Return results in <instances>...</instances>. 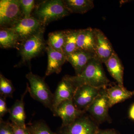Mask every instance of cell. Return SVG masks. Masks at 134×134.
Wrapping results in <instances>:
<instances>
[{
    "instance_id": "6da1fadb",
    "label": "cell",
    "mask_w": 134,
    "mask_h": 134,
    "mask_svg": "<svg viewBox=\"0 0 134 134\" xmlns=\"http://www.w3.org/2000/svg\"><path fill=\"white\" fill-rule=\"evenodd\" d=\"M102 63L97 57L93 58L89 62L80 74L70 76L75 86L77 88L88 85L102 88L111 85V83L106 76Z\"/></svg>"
},
{
    "instance_id": "7a4b0ae2",
    "label": "cell",
    "mask_w": 134,
    "mask_h": 134,
    "mask_svg": "<svg viewBox=\"0 0 134 134\" xmlns=\"http://www.w3.org/2000/svg\"><path fill=\"white\" fill-rule=\"evenodd\" d=\"M70 14L63 1L48 0L43 1L36 5L32 16L46 26L51 22L62 19Z\"/></svg>"
},
{
    "instance_id": "3957f363",
    "label": "cell",
    "mask_w": 134,
    "mask_h": 134,
    "mask_svg": "<svg viewBox=\"0 0 134 134\" xmlns=\"http://www.w3.org/2000/svg\"><path fill=\"white\" fill-rule=\"evenodd\" d=\"M30 86L27 84L28 92L32 98L40 102L52 111L53 94L51 92L44 79L32 72L26 75Z\"/></svg>"
},
{
    "instance_id": "277c9868",
    "label": "cell",
    "mask_w": 134,
    "mask_h": 134,
    "mask_svg": "<svg viewBox=\"0 0 134 134\" xmlns=\"http://www.w3.org/2000/svg\"><path fill=\"white\" fill-rule=\"evenodd\" d=\"M45 28L41 29L21 43L19 53L21 56L19 66L30 62L31 59L41 54L46 50L45 41L44 38Z\"/></svg>"
},
{
    "instance_id": "5b68a950",
    "label": "cell",
    "mask_w": 134,
    "mask_h": 134,
    "mask_svg": "<svg viewBox=\"0 0 134 134\" xmlns=\"http://www.w3.org/2000/svg\"><path fill=\"white\" fill-rule=\"evenodd\" d=\"M23 18L19 0H1V29L10 28Z\"/></svg>"
},
{
    "instance_id": "8992f818",
    "label": "cell",
    "mask_w": 134,
    "mask_h": 134,
    "mask_svg": "<svg viewBox=\"0 0 134 134\" xmlns=\"http://www.w3.org/2000/svg\"><path fill=\"white\" fill-rule=\"evenodd\" d=\"M107 88H100L98 95L86 110V112L98 124L110 121L108 114L110 107Z\"/></svg>"
},
{
    "instance_id": "52a82bcc",
    "label": "cell",
    "mask_w": 134,
    "mask_h": 134,
    "mask_svg": "<svg viewBox=\"0 0 134 134\" xmlns=\"http://www.w3.org/2000/svg\"><path fill=\"white\" fill-rule=\"evenodd\" d=\"M98 124L85 113L69 125L61 126L59 134H96L99 129Z\"/></svg>"
},
{
    "instance_id": "ba28073f",
    "label": "cell",
    "mask_w": 134,
    "mask_h": 134,
    "mask_svg": "<svg viewBox=\"0 0 134 134\" xmlns=\"http://www.w3.org/2000/svg\"><path fill=\"white\" fill-rule=\"evenodd\" d=\"M45 26L34 17L23 18L13 26L8 29L16 34L21 43L37 33Z\"/></svg>"
},
{
    "instance_id": "9c48e42d",
    "label": "cell",
    "mask_w": 134,
    "mask_h": 134,
    "mask_svg": "<svg viewBox=\"0 0 134 134\" xmlns=\"http://www.w3.org/2000/svg\"><path fill=\"white\" fill-rule=\"evenodd\" d=\"M100 88L88 85L77 87L72 99L74 105L78 110L86 112L89 107L98 95Z\"/></svg>"
},
{
    "instance_id": "30bf717a",
    "label": "cell",
    "mask_w": 134,
    "mask_h": 134,
    "mask_svg": "<svg viewBox=\"0 0 134 134\" xmlns=\"http://www.w3.org/2000/svg\"><path fill=\"white\" fill-rule=\"evenodd\" d=\"M76 88L70 76L66 75L63 77L53 94V113L60 103L65 100H72Z\"/></svg>"
},
{
    "instance_id": "8fae6325",
    "label": "cell",
    "mask_w": 134,
    "mask_h": 134,
    "mask_svg": "<svg viewBox=\"0 0 134 134\" xmlns=\"http://www.w3.org/2000/svg\"><path fill=\"white\" fill-rule=\"evenodd\" d=\"M86 112L78 110L74 105L72 100H65L58 106L53 114L54 116L60 117L62 120L61 126L71 124Z\"/></svg>"
},
{
    "instance_id": "7c38bea8",
    "label": "cell",
    "mask_w": 134,
    "mask_h": 134,
    "mask_svg": "<svg viewBox=\"0 0 134 134\" xmlns=\"http://www.w3.org/2000/svg\"><path fill=\"white\" fill-rule=\"evenodd\" d=\"M95 50L97 57L102 63H105L114 51L106 36L99 29H94Z\"/></svg>"
},
{
    "instance_id": "4fadbf2b",
    "label": "cell",
    "mask_w": 134,
    "mask_h": 134,
    "mask_svg": "<svg viewBox=\"0 0 134 134\" xmlns=\"http://www.w3.org/2000/svg\"><path fill=\"white\" fill-rule=\"evenodd\" d=\"M48 56V63L46 72V76L52 74H59L62 70L63 64L67 61L66 57L63 53L56 51L50 46L46 49Z\"/></svg>"
},
{
    "instance_id": "5bb4252c",
    "label": "cell",
    "mask_w": 134,
    "mask_h": 134,
    "mask_svg": "<svg viewBox=\"0 0 134 134\" xmlns=\"http://www.w3.org/2000/svg\"><path fill=\"white\" fill-rule=\"evenodd\" d=\"M97 57L94 53L79 50L66 56L67 61L71 64L75 69L76 75L80 74L89 62Z\"/></svg>"
},
{
    "instance_id": "9a60e30c",
    "label": "cell",
    "mask_w": 134,
    "mask_h": 134,
    "mask_svg": "<svg viewBox=\"0 0 134 134\" xmlns=\"http://www.w3.org/2000/svg\"><path fill=\"white\" fill-rule=\"evenodd\" d=\"M28 92L26 87L24 93L22 94L21 99L16 100L12 107L9 108V120L11 122L19 126L26 127V115L25 111L24 98Z\"/></svg>"
},
{
    "instance_id": "2e32d148",
    "label": "cell",
    "mask_w": 134,
    "mask_h": 134,
    "mask_svg": "<svg viewBox=\"0 0 134 134\" xmlns=\"http://www.w3.org/2000/svg\"><path fill=\"white\" fill-rule=\"evenodd\" d=\"M95 43L94 29L88 28L79 30L77 37L78 50L95 53Z\"/></svg>"
},
{
    "instance_id": "e0dca14e",
    "label": "cell",
    "mask_w": 134,
    "mask_h": 134,
    "mask_svg": "<svg viewBox=\"0 0 134 134\" xmlns=\"http://www.w3.org/2000/svg\"><path fill=\"white\" fill-rule=\"evenodd\" d=\"M106 90L110 108L134 96V91H129L125 87H121L118 85H111L110 87H107Z\"/></svg>"
},
{
    "instance_id": "ac0fdd59",
    "label": "cell",
    "mask_w": 134,
    "mask_h": 134,
    "mask_svg": "<svg viewBox=\"0 0 134 134\" xmlns=\"http://www.w3.org/2000/svg\"><path fill=\"white\" fill-rule=\"evenodd\" d=\"M108 72L118 83V85L125 87L123 85V71L120 60L115 52L105 63Z\"/></svg>"
},
{
    "instance_id": "d6986e66",
    "label": "cell",
    "mask_w": 134,
    "mask_h": 134,
    "mask_svg": "<svg viewBox=\"0 0 134 134\" xmlns=\"http://www.w3.org/2000/svg\"><path fill=\"white\" fill-rule=\"evenodd\" d=\"M63 1L70 13L85 14L94 7L93 1L91 0H65Z\"/></svg>"
},
{
    "instance_id": "ffe728a7",
    "label": "cell",
    "mask_w": 134,
    "mask_h": 134,
    "mask_svg": "<svg viewBox=\"0 0 134 134\" xmlns=\"http://www.w3.org/2000/svg\"><path fill=\"white\" fill-rule=\"evenodd\" d=\"M21 42L17 35L8 29H1L0 30V46L5 49L17 48Z\"/></svg>"
},
{
    "instance_id": "44dd1931",
    "label": "cell",
    "mask_w": 134,
    "mask_h": 134,
    "mask_svg": "<svg viewBox=\"0 0 134 134\" xmlns=\"http://www.w3.org/2000/svg\"><path fill=\"white\" fill-rule=\"evenodd\" d=\"M66 36V30L58 31L51 32L48 35L47 45L54 50L64 53L63 48Z\"/></svg>"
},
{
    "instance_id": "7402d4cb",
    "label": "cell",
    "mask_w": 134,
    "mask_h": 134,
    "mask_svg": "<svg viewBox=\"0 0 134 134\" xmlns=\"http://www.w3.org/2000/svg\"><path fill=\"white\" fill-rule=\"evenodd\" d=\"M79 30H66V36L63 52L67 55L78 50L77 46V37Z\"/></svg>"
},
{
    "instance_id": "603a6c76",
    "label": "cell",
    "mask_w": 134,
    "mask_h": 134,
    "mask_svg": "<svg viewBox=\"0 0 134 134\" xmlns=\"http://www.w3.org/2000/svg\"><path fill=\"white\" fill-rule=\"evenodd\" d=\"M15 88L10 80L0 74V94L1 96L7 97L12 98Z\"/></svg>"
},
{
    "instance_id": "cb8c5ba5",
    "label": "cell",
    "mask_w": 134,
    "mask_h": 134,
    "mask_svg": "<svg viewBox=\"0 0 134 134\" xmlns=\"http://www.w3.org/2000/svg\"><path fill=\"white\" fill-rule=\"evenodd\" d=\"M27 127L31 134H56L46 124L41 121L31 123Z\"/></svg>"
},
{
    "instance_id": "d4e9b609",
    "label": "cell",
    "mask_w": 134,
    "mask_h": 134,
    "mask_svg": "<svg viewBox=\"0 0 134 134\" xmlns=\"http://www.w3.org/2000/svg\"><path fill=\"white\" fill-rule=\"evenodd\" d=\"M19 1L24 18L30 17L31 16L32 12L35 8V1L34 0H19Z\"/></svg>"
},
{
    "instance_id": "484cf974",
    "label": "cell",
    "mask_w": 134,
    "mask_h": 134,
    "mask_svg": "<svg viewBox=\"0 0 134 134\" xmlns=\"http://www.w3.org/2000/svg\"><path fill=\"white\" fill-rule=\"evenodd\" d=\"M0 134H14L12 124L8 121L0 120Z\"/></svg>"
},
{
    "instance_id": "4316f807",
    "label": "cell",
    "mask_w": 134,
    "mask_h": 134,
    "mask_svg": "<svg viewBox=\"0 0 134 134\" xmlns=\"http://www.w3.org/2000/svg\"><path fill=\"white\" fill-rule=\"evenodd\" d=\"M9 108H8L6 103V98L0 96V118L2 117L7 113H9Z\"/></svg>"
},
{
    "instance_id": "83f0119b",
    "label": "cell",
    "mask_w": 134,
    "mask_h": 134,
    "mask_svg": "<svg viewBox=\"0 0 134 134\" xmlns=\"http://www.w3.org/2000/svg\"><path fill=\"white\" fill-rule=\"evenodd\" d=\"M14 130V134H31L29 129L26 126L23 127L19 126L11 122Z\"/></svg>"
},
{
    "instance_id": "f1b7e54d",
    "label": "cell",
    "mask_w": 134,
    "mask_h": 134,
    "mask_svg": "<svg viewBox=\"0 0 134 134\" xmlns=\"http://www.w3.org/2000/svg\"><path fill=\"white\" fill-rule=\"evenodd\" d=\"M96 134H120L114 129H99Z\"/></svg>"
},
{
    "instance_id": "f546056e",
    "label": "cell",
    "mask_w": 134,
    "mask_h": 134,
    "mask_svg": "<svg viewBox=\"0 0 134 134\" xmlns=\"http://www.w3.org/2000/svg\"><path fill=\"white\" fill-rule=\"evenodd\" d=\"M129 117L130 119L134 121V103L132 104L129 108Z\"/></svg>"
}]
</instances>
